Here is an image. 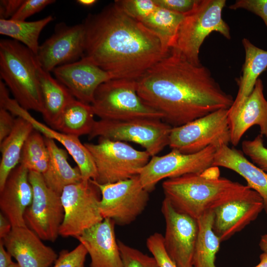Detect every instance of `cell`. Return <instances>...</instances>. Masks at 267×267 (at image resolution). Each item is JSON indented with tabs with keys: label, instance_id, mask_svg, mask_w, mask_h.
Returning a JSON list of instances; mask_svg holds the SVG:
<instances>
[{
	"label": "cell",
	"instance_id": "cell-1",
	"mask_svg": "<svg viewBox=\"0 0 267 267\" xmlns=\"http://www.w3.org/2000/svg\"><path fill=\"white\" fill-rule=\"evenodd\" d=\"M136 84L141 99L162 113V120L173 128L220 109H229L234 100L207 67L190 63L173 49Z\"/></svg>",
	"mask_w": 267,
	"mask_h": 267
},
{
	"label": "cell",
	"instance_id": "cell-2",
	"mask_svg": "<svg viewBox=\"0 0 267 267\" xmlns=\"http://www.w3.org/2000/svg\"><path fill=\"white\" fill-rule=\"evenodd\" d=\"M83 24L86 31L83 57L112 79L137 81L171 50L156 34L114 2L99 12L89 14Z\"/></svg>",
	"mask_w": 267,
	"mask_h": 267
},
{
	"label": "cell",
	"instance_id": "cell-3",
	"mask_svg": "<svg viewBox=\"0 0 267 267\" xmlns=\"http://www.w3.org/2000/svg\"><path fill=\"white\" fill-rule=\"evenodd\" d=\"M162 188L165 198L177 210L196 220L226 202L258 194L247 185L221 177L219 168L214 166L166 179Z\"/></svg>",
	"mask_w": 267,
	"mask_h": 267
},
{
	"label": "cell",
	"instance_id": "cell-4",
	"mask_svg": "<svg viewBox=\"0 0 267 267\" xmlns=\"http://www.w3.org/2000/svg\"><path fill=\"white\" fill-rule=\"evenodd\" d=\"M36 54L21 43L0 41V75L14 99L23 108L42 113L44 110Z\"/></svg>",
	"mask_w": 267,
	"mask_h": 267
},
{
	"label": "cell",
	"instance_id": "cell-5",
	"mask_svg": "<svg viewBox=\"0 0 267 267\" xmlns=\"http://www.w3.org/2000/svg\"><path fill=\"white\" fill-rule=\"evenodd\" d=\"M225 4V0H199L193 10L184 15L171 49L190 63L202 65L199 50L207 37L215 31L231 38L230 28L222 17Z\"/></svg>",
	"mask_w": 267,
	"mask_h": 267
},
{
	"label": "cell",
	"instance_id": "cell-6",
	"mask_svg": "<svg viewBox=\"0 0 267 267\" xmlns=\"http://www.w3.org/2000/svg\"><path fill=\"white\" fill-rule=\"evenodd\" d=\"M90 105L94 115L101 120H162L164 117L141 99L136 81L133 80L113 79L102 83L96 89Z\"/></svg>",
	"mask_w": 267,
	"mask_h": 267
},
{
	"label": "cell",
	"instance_id": "cell-7",
	"mask_svg": "<svg viewBox=\"0 0 267 267\" xmlns=\"http://www.w3.org/2000/svg\"><path fill=\"white\" fill-rule=\"evenodd\" d=\"M94 163L98 184L113 183L139 175L151 156L125 142L98 137L97 143H85Z\"/></svg>",
	"mask_w": 267,
	"mask_h": 267
},
{
	"label": "cell",
	"instance_id": "cell-8",
	"mask_svg": "<svg viewBox=\"0 0 267 267\" xmlns=\"http://www.w3.org/2000/svg\"><path fill=\"white\" fill-rule=\"evenodd\" d=\"M60 198L64 214L59 229L62 237L77 238L103 220L99 209L100 191L92 179L65 186Z\"/></svg>",
	"mask_w": 267,
	"mask_h": 267
},
{
	"label": "cell",
	"instance_id": "cell-9",
	"mask_svg": "<svg viewBox=\"0 0 267 267\" xmlns=\"http://www.w3.org/2000/svg\"><path fill=\"white\" fill-rule=\"evenodd\" d=\"M162 120L137 119L128 121H95L89 139L104 137L137 143L151 156H156L169 145L172 127Z\"/></svg>",
	"mask_w": 267,
	"mask_h": 267
},
{
	"label": "cell",
	"instance_id": "cell-10",
	"mask_svg": "<svg viewBox=\"0 0 267 267\" xmlns=\"http://www.w3.org/2000/svg\"><path fill=\"white\" fill-rule=\"evenodd\" d=\"M228 109H222L181 126L172 128L169 146L183 154L199 152L207 147L228 145L231 141Z\"/></svg>",
	"mask_w": 267,
	"mask_h": 267
},
{
	"label": "cell",
	"instance_id": "cell-11",
	"mask_svg": "<svg viewBox=\"0 0 267 267\" xmlns=\"http://www.w3.org/2000/svg\"><path fill=\"white\" fill-rule=\"evenodd\" d=\"M94 182L100 191L99 209L103 219H110L119 225H128L134 221L147 205L149 192L143 187L138 175L113 183Z\"/></svg>",
	"mask_w": 267,
	"mask_h": 267
},
{
	"label": "cell",
	"instance_id": "cell-12",
	"mask_svg": "<svg viewBox=\"0 0 267 267\" xmlns=\"http://www.w3.org/2000/svg\"><path fill=\"white\" fill-rule=\"evenodd\" d=\"M28 177L33 197L24 214L25 224L41 239L54 242L64 215L60 195L46 185L41 174L29 171Z\"/></svg>",
	"mask_w": 267,
	"mask_h": 267
},
{
	"label": "cell",
	"instance_id": "cell-13",
	"mask_svg": "<svg viewBox=\"0 0 267 267\" xmlns=\"http://www.w3.org/2000/svg\"><path fill=\"white\" fill-rule=\"evenodd\" d=\"M217 148L211 145L193 154H183L172 149L166 155L152 156L138 175L140 182L150 192L164 179L201 173L212 166Z\"/></svg>",
	"mask_w": 267,
	"mask_h": 267
},
{
	"label": "cell",
	"instance_id": "cell-14",
	"mask_svg": "<svg viewBox=\"0 0 267 267\" xmlns=\"http://www.w3.org/2000/svg\"><path fill=\"white\" fill-rule=\"evenodd\" d=\"M161 212L165 221L163 242L168 255L178 267H193L198 231L197 220L177 210L165 198Z\"/></svg>",
	"mask_w": 267,
	"mask_h": 267
},
{
	"label": "cell",
	"instance_id": "cell-15",
	"mask_svg": "<svg viewBox=\"0 0 267 267\" xmlns=\"http://www.w3.org/2000/svg\"><path fill=\"white\" fill-rule=\"evenodd\" d=\"M86 31L84 24H57L53 34L39 46L36 54L41 67L49 72L56 67L77 61L85 53Z\"/></svg>",
	"mask_w": 267,
	"mask_h": 267
},
{
	"label": "cell",
	"instance_id": "cell-16",
	"mask_svg": "<svg viewBox=\"0 0 267 267\" xmlns=\"http://www.w3.org/2000/svg\"><path fill=\"white\" fill-rule=\"evenodd\" d=\"M0 108L5 109L13 115L26 119L35 130L45 137L56 140L61 144L76 162L83 179L94 180L96 179V170L92 157L79 137L62 133L37 120L28 110L9 97L8 90L3 85L0 87Z\"/></svg>",
	"mask_w": 267,
	"mask_h": 267
},
{
	"label": "cell",
	"instance_id": "cell-17",
	"mask_svg": "<svg viewBox=\"0 0 267 267\" xmlns=\"http://www.w3.org/2000/svg\"><path fill=\"white\" fill-rule=\"evenodd\" d=\"M56 79L77 100L90 104L97 88L113 79L111 75L85 57L55 68Z\"/></svg>",
	"mask_w": 267,
	"mask_h": 267
},
{
	"label": "cell",
	"instance_id": "cell-18",
	"mask_svg": "<svg viewBox=\"0 0 267 267\" xmlns=\"http://www.w3.org/2000/svg\"><path fill=\"white\" fill-rule=\"evenodd\" d=\"M20 267H51L58 257L37 234L25 226H15L0 239Z\"/></svg>",
	"mask_w": 267,
	"mask_h": 267
},
{
	"label": "cell",
	"instance_id": "cell-19",
	"mask_svg": "<svg viewBox=\"0 0 267 267\" xmlns=\"http://www.w3.org/2000/svg\"><path fill=\"white\" fill-rule=\"evenodd\" d=\"M264 208L259 194L226 202L213 210V230L224 241L255 221Z\"/></svg>",
	"mask_w": 267,
	"mask_h": 267
},
{
	"label": "cell",
	"instance_id": "cell-20",
	"mask_svg": "<svg viewBox=\"0 0 267 267\" xmlns=\"http://www.w3.org/2000/svg\"><path fill=\"white\" fill-rule=\"evenodd\" d=\"M115 224L113 220L104 219L77 238L90 257V267H123Z\"/></svg>",
	"mask_w": 267,
	"mask_h": 267
},
{
	"label": "cell",
	"instance_id": "cell-21",
	"mask_svg": "<svg viewBox=\"0 0 267 267\" xmlns=\"http://www.w3.org/2000/svg\"><path fill=\"white\" fill-rule=\"evenodd\" d=\"M29 170L19 164L8 176L0 189V208L12 227L26 226L24 214L33 197Z\"/></svg>",
	"mask_w": 267,
	"mask_h": 267
},
{
	"label": "cell",
	"instance_id": "cell-22",
	"mask_svg": "<svg viewBox=\"0 0 267 267\" xmlns=\"http://www.w3.org/2000/svg\"><path fill=\"white\" fill-rule=\"evenodd\" d=\"M231 141L237 146L251 127L260 128V134L267 137V100L264 94L262 80L259 78L254 88L238 112L228 119Z\"/></svg>",
	"mask_w": 267,
	"mask_h": 267
},
{
	"label": "cell",
	"instance_id": "cell-23",
	"mask_svg": "<svg viewBox=\"0 0 267 267\" xmlns=\"http://www.w3.org/2000/svg\"><path fill=\"white\" fill-rule=\"evenodd\" d=\"M212 166L227 168L242 177L247 185L261 196L267 214V173L249 161L242 151L222 145L215 152Z\"/></svg>",
	"mask_w": 267,
	"mask_h": 267
},
{
	"label": "cell",
	"instance_id": "cell-24",
	"mask_svg": "<svg viewBox=\"0 0 267 267\" xmlns=\"http://www.w3.org/2000/svg\"><path fill=\"white\" fill-rule=\"evenodd\" d=\"M242 44L245 51V60L242 74L237 80L238 90L228 118L233 117L241 108L253 90L260 75L267 68V50L259 48L251 41L243 38Z\"/></svg>",
	"mask_w": 267,
	"mask_h": 267
},
{
	"label": "cell",
	"instance_id": "cell-25",
	"mask_svg": "<svg viewBox=\"0 0 267 267\" xmlns=\"http://www.w3.org/2000/svg\"><path fill=\"white\" fill-rule=\"evenodd\" d=\"M44 138L49 161L47 170L42 175L46 185L61 195L65 186L83 179L78 167L73 168L69 163L67 150L59 147L55 140Z\"/></svg>",
	"mask_w": 267,
	"mask_h": 267
},
{
	"label": "cell",
	"instance_id": "cell-26",
	"mask_svg": "<svg viewBox=\"0 0 267 267\" xmlns=\"http://www.w3.org/2000/svg\"><path fill=\"white\" fill-rule=\"evenodd\" d=\"M38 75L44 108L42 114L46 124L55 130L65 107L75 97L63 85L40 66Z\"/></svg>",
	"mask_w": 267,
	"mask_h": 267
},
{
	"label": "cell",
	"instance_id": "cell-27",
	"mask_svg": "<svg viewBox=\"0 0 267 267\" xmlns=\"http://www.w3.org/2000/svg\"><path fill=\"white\" fill-rule=\"evenodd\" d=\"M34 130L26 119L17 117L9 134L0 143V189L12 170L19 164L24 145Z\"/></svg>",
	"mask_w": 267,
	"mask_h": 267
},
{
	"label": "cell",
	"instance_id": "cell-28",
	"mask_svg": "<svg viewBox=\"0 0 267 267\" xmlns=\"http://www.w3.org/2000/svg\"><path fill=\"white\" fill-rule=\"evenodd\" d=\"M213 211L197 219L198 231L193 257V267H216L215 259L219 251L220 239L213 230Z\"/></svg>",
	"mask_w": 267,
	"mask_h": 267
},
{
	"label": "cell",
	"instance_id": "cell-29",
	"mask_svg": "<svg viewBox=\"0 0 267 267\" xmlns=\"http://www.w3.org/2000/svg\"><path fill=\"white\" fill-rule=\"evenodd\" d=\"M94 116L90 104L74 98L65 107L55 130L78 137L88 135L95 122Z\"/></svg>",
	"mask_w": 267,
	"mask_h": 267
},
{
	"label": "cell",
	"instance_id": "cell-30",
	"mask_svg": "<svg viewBox=\"0 0 267 267\" xmlns=\"http://www.w3.org/2000/svg\"><path fill=\"white\" fill-rule=\"evenodd\" d=\"M53 19L52 15L33 21L0 19V34L21 43L36 55L40 33Z\"/></svg>",
	"mask_w": 267,
	"mask_h": 267
},
{
	"label": "cell",
	"instance_id": "cell-31",
	"mask_svg": "<svg viewBox=\"0 0 267 267\" xmlns=\"http://www.w3.org/2000/svg\"><path fill=\"white\" fill-rule=\"evenodd\" d=\"M184 16L157 6L151 14L141 22L156 34L164 45L171 49Z\"/></svg>",
	"mask_w": 267,
	"mask_h": 267
},
{
	"label": "cell",
	"instance_id": "cell-32",
	"mask_svg": "<svg viewBox=\"0 0 267 267\" xmlns=\"http://www.w3.org/2000/svg\"><path fill=\"white\" fill-rule=\"evenodd\" d=\"M49 161V155L45 138L34 129L24 145L19 164L29 171L43 174L47 169Z\"/></svg>",
	"mask_w": 267,
	"mask_h": 267
},
{
	"label": "cell",
	"instance_id": "cell-33",
	"mask_svg": "<svg viewBox=\"0 0 267 267\" xmlns=\"http://www.w3.org/2000/svg\"><path fill=\"white\" fill-rule=\"evenodd\" d=\"M118 242L123 267H160L153 256H149L120 240Z\"/></svg>",
	"mask_w": 267,
	"mask_h": 267
},
{
	"label": "cell",
	"instance_id": "cell-34",
	"mask_svg": "<svg viewBox=\"0 0 267 267\" xmlns=\"http://www.w3.org/2000/svg\"><path fill=\"white\" fill-rule=\"evenodd\" d=\"M114 2L130 17L142 22L156 9L154 0H117Z\"/></svg>",
	"mask_w": 267,
	"mask_h": 267
},
{
	"label": "cell",
	"instance_id": "cell-35",
	"mask_svg": "<svg viewBox=\"0 0 267 267\" xmlns=\"http://www.w3.org/2000/svg\"><path fill=\"white\" fill-rule=\"evenodd\" d=\"M241 146L243 153L267 173V148L264 146L263 136L259 134L253 139L245 140Z\"/></svg>",
	"mask_w": 267,
	"mask_h": 267
},
{
	"label": "cell",
	"instance_id": "cell-36",
	"mask_svg": "<svg viewBox=\"0 0 267 267\" xmlns=\"http://www.w3.org/2000/svg\"><path fill=\"white\" fill-rule=\"evenodd\" d=\"M88 254L85 246L80 243L70 251L62 250L51 267H85V263Z\"/></svg>",
	"mask_w": 267,
	"mask_h": 267
},
{
	"label": "cell",
	"instance_id": "cell-37",
	"mask_svg": "<svg viewBox=\"0 0 267 267\" xmlns=\"http://www.w3.org/2000/svg\"><path fill=\"white\" fill-rule=\"evenodd\" d=\"M146 246L160 267H178L168 255L163 242V235L155 232L146 240Z\"/></svg>",
	"mask_w": 267,
	"mask_h": 267
},
{
	"label": "cell",
	"instance_id": "cell-38",
	"mask_svg": "<svg viewBox=\"0 0 267 267\" xmlns=\"http://www.w3.org/2000/svg\"><path fill=\"white\" fill-rule=\"evenodd\" d=\"M54 2L55 0H24L21 6L10 19L26 21L28 17L40 12Z\"/></svg>",
	"mask_w": 267,
	"mask_h": 267
},
{
	"label": "cell",
	"instance_id": "cell-39",
	"mask_svg": "<svg viewBox=\"0 0 267 267\" xmlns=\"http://www.w3.org/2000/svg\"><path fill=\"white\" fill-rule=\"evenodd\" d=\"M232 10L243 9L261 17L267 28V0H237L228 7Z\"/></svg>",
	"mask_w": 267,
	"mask_h": 267
},
{
	"label": "cell",
	"instance_id": "cell-40",
	"mask_svg": "<svg viewBox=\"0 0 267 267\" xmlns=\"http://www.w3.org/2000/svg\"><path fill=\"white\" fill-rule=\"evenodd\" d=\"M158 7L185 15L195 8L199 0H154Z\"/></svg>",
	"mask_w": 267,
	"mask_h": 267
},
{
	"label": "cell",
	"instance_id": "cell-41",
	"mask_svg": "<svg viewBox=\"0 0 267 267\" xmlns=\"http://www.w3.org/2000/svg\"><path fill=\"white\" fill-rule=\"evenodd\" d=\"M15 119L7 110L0 108V143L11 133L15 124Z\"/></svg>",
	"mask_w": 267,
	"mask_h": 267
},
{
	"label": "cell",
	"instance_id": "cell-42",
	"mask_svg": "<svg viewBox=\"0 0 267 267\" xmlns=\"http://www.w3.org/2000/svg\"><path fill=\"white\" fill-rule=\"evenodd\" d=\"M24 0H1L0 19H10L17 12Z\"/></svg>",
	"mask_w": 267,
	"mask_h": 267
},
{
	"label": "cell",
	"instance_id": "cell-43",
	"mask_svg": "<svg viewBox=\"0 0 267 267\" xmlns=\"http://www.w3.org/2000/svg\"><path fill=\"white\" fill-rule=\"evenodd\" d=\"M12 225L9 220L1 212L0 214V238L2 239L9 234Z\"/></svg>",
	"mask_w": 267,
	"mask_h": 267
},
{
	"label": "cell",
	"instance_id": "cell-44",
	"mask_svg": "<svg viewBox=\"0 0 267 267\" xmlns=\"http://www.w3.org/2000/svg\"><path fill=\"white\" fill-rule=\"evenodd\" d=\"M12 257L5 249L2 241H0V267H9L13 262Z\"/></svg>",
	"mask_w": 267,
	"mask_h": 267
},
{
	"label": "cell",
	"instance_id": "cell-45",
	"mask_svg": "<svg viewBox=\"0 0 267 267\" xmlns=\"http://www.w3.org/2000/svg\"><path fill=\"white\" fill-rule=\"evenodd\" d=\"M259 246L263 253L267 255V233L261 236Z\"/></svg>",
	"mask_w": 267,
	"mask_h": 267
},
{
	"label": "cell",
	"instance_id": "cell-46",
	"mask_svg": "<svg viewBox=\"0 0 267 267\" xmlns=\"http://www.w3.org/2000/svg\"><path fill=\"white\" fill-rule=\"evenodd\" d=\"M77 3L85 7H90L93 6L97 1L96 0H78Z\"/></svg>",
	"mask_w": 267,
	"mask_h": 267
},
{
	"label": "cell",
	"instance_id": "cell-47",
	"mask_svg": "<svg viewBox=\"0 0 267 267\" xmlns=\"http://www.w3.org/2000/svg\"><path fill=\"white\" fill-rule=\"evenodd\" d=\"M254 267H267V255L264 253L260 256V262Z\"/></svg>",
	"mask_w": 267,
	"mask_h": 267
},
{
	"label": "cell",
	"instance_id": "cell-48",
	"mask_svg": "<svg viewBox=\"0 0 267 267\" xmlns=\"http://www.w3.org/2000/svg\"><path fill=\"white\" fill-rule=\"evenodd\" d=\"M9 267H20L17 263L12 262Z\"/></svg>",
	"mask_w": 267,
	"mask_h": 267
}]
</instances>
